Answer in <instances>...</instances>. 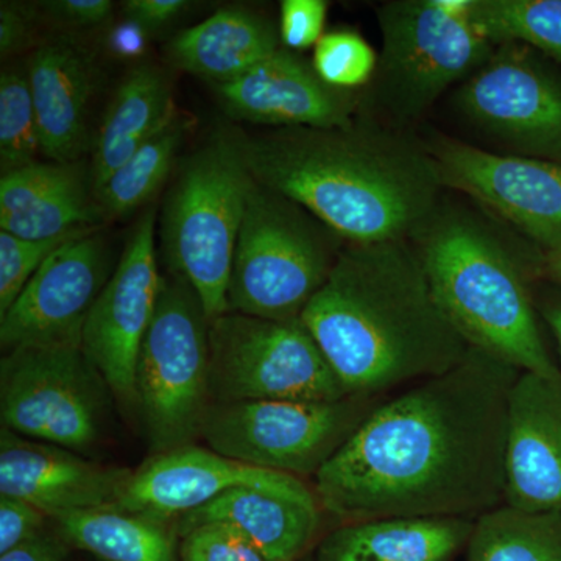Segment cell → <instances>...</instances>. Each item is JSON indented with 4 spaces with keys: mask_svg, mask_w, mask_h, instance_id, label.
<instances>
[{
    "mask_svg": "<svg viewBox=\"0 0 561 561\" xmlns=\"http://www.w3.org/2000/svg\"><path fill=\"white\" fill-rule=\"evenodd\" d=\"M94 561H99V560H94Z\"/></svg>",
    "mask_w": 561,
    "mask_h": 561,
    "instance_id": "obj_44",
    "label": "cell"
},
{
    "mask_svg": "<svg viewBox=\"0 0 561 561\" xmlns=\"http://www.w3.org/2000/svg\"><path fill=\"white\" fill-rule=\"evenodd\" d=\"M113 9L110 0H51L43 3V10L51 20L79 28L106 24Z\"/></svg>",
    "mask_w": 561,
    "mask_h": 561,
    "instance_id": "obj_37",
    "label": "cell"
},
{
    "mask_svg": "<svg viewBox=\"0 0 561 561\" xmlns=\"http://www.w3.org/2000/svg\"><path fill=\"white\" fill-rule=\"evenodd\" d=\"M103 213L88 192V180L65 190L21 213L0 216V230L28 241H44L69 232L98 227Z\"/></svg>",
    "mask_w": 561,
    "mask_h": 561,
    "instance_id": "obj_29",
    "label": "cell"
},
{
    "mask_svg": "<svg viewBox=\"0 0 561 561\" xmlns=\"http://www.w3.org/2000/svg\"><path fill=\"white\" fill-rule=\"evenodd\" d=\"M206 524L238 531L271 561H298L319 531V500L305 482L286 490L241 486L180 516L173 526L181 537Z\"/></svg>",
    "mask_w": 561,
    "mask_h": 561,
    "instance_id": "obj_20",
    "label": "cell"
},
{
    "mask_svg": "<svg viewBox=\"0 0 561 561\" xmlns=\"http://www.w3.org/2000/svg\"><path fill=\"white\" fill-rule=\"evenodd\" d=\"M135 411L154 456L194 445L210 405L209 319L179 276L162 275L160 298L136 367Z\"/></svg>",
    "mask_w": 561,
    "mask_h": 561,
    "instance_id": "obj_7",
    "label": "cell"
},
{
    "mask_svg": "<svg viewBox=\"0 0 561 561\" xmlns=\"http://www.w3.org/2000/svg\"><path fill=\"white\" fill-rule=\"evenodd\" d=\"M69 548L99 561H180V537L172 523L116 505L68 513L51 522Z\"/></svg>",
    "mask_w": 561,
    "mask_h": 561,
    "instance_id": "obj_25",
    "label": "cell"
},
{
    "mask_svg": "<svg viewBox=\"0 0 561 561\" xmlns=\"http://www.w3.org/2000/svg\"><path fill=\"white\" fill-rule=\"evenodd\" d=\"M47 519L28 502L0 494V556L46 534Z\"/></svg>",
    "mask_w": 561,
    "mask_h": 561,
    "instance_id": "obj_36",
    "label": "cell"
},
{
    "mask_svg": "<svg viewBox=\"0 0 561 561\" xmlns=\"http://www.w3.org/2000/svg\"><path fill=\"white\" fill-rule=\"evenodd\" d=\"M541 278L561 287V249L541 254Z\"/></svg>",
    "mask_w": 561,
    "mask_h": 561,
    "instance_id": "obj_43",
    "label": "cell"
},
{
    "mask_svg": "<svg viewBox=\"0 0 561 561\" xmlns=\"http://www.w3.org/2000/svg\"><path fill=\"white\" fill-rule=\"evenodd\" d=\"M190 130V119L176 113L135 151L119 171L92 192L103 216L121 219L146 205L171 173Z\"/></svg>",
    "mask_w": 561,
    "mask_h": 561,
    "instance_id": "obj_27",
    "label": "cell"
},
{
    "mask_svg": "<svg viewBox=\"0 0 561 561\" xmlns=\"http://www.w3.org/2000/svg\"><path fill=\"white\" fill-rule=\"evenodd\" d=\"M180 561L271 560L230 527L206 524L181 535Z\"/></svg>",
    "mask_w": 561,
    "mask_h": 561,
    "instance_id": "obj_34",
    "label": "cell"
},
{
    "mask_svg": "<svg viewBox=\"0 0 561 561\" xmlns=\"http://www.w3.org/2000/svg\"><path fill=\"white\" fill-rule=\"evenodd\" d=\"M463 11L494 47L523 44L561 62V0H465Z\"/></svg>",
    "mask_w": 561,
    "mask_h": 561,
    "instance_id": "obj_28",
    "label": "cell"
},
{
    "mask_svg": "<svg viewBox=\"0 0 561 561\" xmlns=\"http://www.w3.org/2000/svg\"><path fill=\"white\" fill-rule=\"evenodd\" d=\"M443 187L460 191L511 224L541 254L561 249V164L500 154L437 136L426 144Z\"/></svg>",
    "mask_w": 561,
    "mask_h": 561,
    "instance_id": "obj_13",
    "label": "cell"
},
{
    "mask_svg": "<svg viewBox=\"0 0 561 561\" xmlns=\"http://www.w3.org/2000/svg\"><path fill=\"white\" fill-rule=\"evenodd\" d=\"M251 179L230 136L219 135L184 162L161 216L169 273L186 280L209 321L228 312V284Z\"/></svg>",
    "mask_w": 561,
    "mask_h": 561,
    "instance_id": "obj_6",
    "label": "cell"
},
{
    "mask_svg": "<svg viewBox=\"0 0 561 561\" xmlns=\"http://www.w3.org/2000/svg\"><path fill=\"white\" fill-rule=\"evenodd\" d=\"M300 320L350 397L440 376L470 350L412 241L345 243Z\"/></svg>",
    "mask_w": 561,
    "mask_h": 561,
    "instance_id": "obj_3",
    "label": "cell"
},
{
    "mask_svg": "<svg viewBox=\"0 0 561 561\" xmlns=\"http://www.w3.org/2000/svg\"><path fill=\"white\" fill-rule=\"evenodd\" d=\"M68 548L57 534H43L27 545L0 556V561H66Z\"/></svg>",
    "mask_w": 561,
    "mask_h": 561,
    "instance_id": "obj_40",
    "label": "cell"
},
{
    "mask_svg": "<svg viewBox=\"0 0 561 561\" xmlns=\"http://www.w3.org/2000/svg\"><path fill=\"white\" fill-rule=\"evenodd\" d=\"M157 213L133 228L121 260L84 324L81 348L101 373L114 400L135 409L136 367L149 331L162 275L157 262Z\"/></svg>",
    "mask_w": 561,
    "mask_h": 561,
    "instance_id": "obj_14",
    "label": "cell"
},
{
    "mask_svg": "<svg viewBox=\"0 0 561 561\" xmlns=\"http://www.w3.org/2000/svg\"><path fill=\"white\" fill-rule=\"evenodd\" d=\"M279 47V31L271 20L253 10L227 7L173 36L168 55L184 72L221 84Z\"/></svg>",
    "mask_w": 561,
    "mask_h": 561,
    "instance_id": "obj_22",
    "label": "cell"
},
{
    "mask_svg": "<svg viewBox=\"0 0 561 561\" xmlns=\"http://www.w3.org/2000/svg\"><path fill=\"white\" fill-rule=\"evenodd\" d=\"M470 518H378L346 523L317 549V561H449L467 549Z\"/></svg>",
    "mask_w": 561,
    "mask_h": 561,
    "instance_id": "obj_23",
    "label": "cell"
},
{
    "mask_svg": "<svg viewBox=\"0 0 561 561\" xmlns=\"http://www.w3.org/2000/svg\"><path fill=\"white\" fill-rule=\"evenodd\" d=\"M131 472L5 427L0 431V494L28 502L50 522L68 513L116 505Z\"/></svg>",
    "mask_w": 561,
    "mask_h": 561,
    "instance_id": "obj_17",
    "label": "cell"
},
{
    "mask_svg": "<svg viewBox=\"0 0 561 561\" xmlns=\"http://www.w3.org/2000/svg\"><path fill=\"white\" fill-rule=\"evenodd\" d=\"M378 405L376 397L214 402L201 438L214 453L250 467L316 478Z\"/></svg>",
    "mask_w": 561,
    "mask_h": 561,
    "instance_id": "obj_10",
    "label": "cell"
},
{
    "mask_svg": "<svg viewBox=\"0 0 561 561\" xmlns=\"http://www.w3.org/2000/svg\"><path fill=\"white\" fill-rule=\"evenodd\" d=\"M28 83L38 121L41 153L54 162L79 161L88 146V108L94 90V62L68 39L33 51Z\"/></svg>",
    "mask_w": 561,
    "mask_h": 561,
    "instance_id": "obj_21",
    "label": "cell"
},
{
    "mask_svg": "<svg viewBox=\"0 0 561 561\" xmlns=\"http://www.w3.org/2000/svg\"><path fill=\"white\" fill-rule=\"evenodd\" d=\"M41 153L38 121L28 83L22 70L0 76V168L2 173L36 162Z\"/></svg>",
    "mask_w": 561,
    "mask_h": 561,
    "instance_id": "obj_30",
    "label": "cell"
},
{
    "mask_svg": "<svg viewBox=\"0 0 561 561\" xmlns=\"http://www.w3.org/2000/svg\"><path fill=\"white\" fill-rule=\"evenodd\" d=\"M519 373L470 346L451 370L379 404L317 472V500L348 523L472 519L500 507Z\"/></svg>",
    "mask_w": 561,
    "mask_h": 561,
    "instance_id": "obj_1",
    "label": "cell"
},
{
    "mask_svg": "<svg viewBox=\"0 0 561 561\" xmlns=\"http://www.w3.org/2000/svg\"><path fill=\"white\" fill-rule=\"evenodd\" d=\"M301 482L297 476L250 467L190 445L158 454L133 471L116 507L173 524L230 490H286Z\"/></svg>",
    "mask_w": 561,
    "mask_h": 561,
    "instance_id": "obj_19",
    "label": "cell"
},
{
    "mask_svg": "<svg viewBox=\"0 0 561 561\" xmlns=\"http://www.w3.org/2000/svg\"><path fill=\"white\" fill-rule=\"evenodd\" d=\"M187 5L190 2L184 0H128L124 3V13L128 21L150 33L171 24Z\"/></svg>",
    "mask_w": 561,
    "mask_h": 561,
    "instance_id": "obj_39",
    "label": "cell"
},
{
    "mask_svg": "<svg viewBox=\"0 0 561 561\" xmlns=\"http://www.w3.org/2000/svg\"><path fill=\"white\" fill-rule=\"evenodd\" d=\"M228 136L251 179L346 243L412 241L438 208L437 164L426 144L404 133L356 121Z\"/></svg>",
    "mask_w": 561,
    "mask_h": 561,
    "instance_id": "obj_2",
    "label": "cell"
},
{
    "mask_svg": "<svg viewBox=\"0 0 561 561\" xmlns=\"http://www.w3.org/2000/svg\"><path fill=\"white\" fill-rule=\"evenodd\" d=\"M537 309L556 339L561 370V287L556 286L553 289L542 291L540 300L537 301Z\"/></svg>",
    "mask_w": 561,
    "mask_h": 561,
    "instance_id": "obj_42",
    "label": "cell"
},
{
    "mask_svg": "<svg viewBox=\"0 0 561 561\" xmlns=\"http://www.w3.org/2000/svg\"><path fill=\"white\" fill-rule=\"evenodd\" d=\"M504 505L561 511V375L519 373L508 400Z\"/></svg>",
    "mask_w": 561,
    "mask_h": 561,
    "instance_id": "obj_18",
    "label": "cell"
},
{
    "mask_svg": "<svg viewBox=\"0 0 561 561\" xmlns=\"http://www.w3.org/2000/svg\"><path fill=\"white\" fill-rule=\"evenodd\" d=\"M147 35L149 32L144 31L139 24L127 20L111 32L110 49L119 58L139 57L146 51Z\"/></svg>",
    "mask_w": 561,
    "mask_h": 561,
    "instance_id": "obj_41",
    "label": "cell"
},
{
    "mask_svg": "<svg viewBox=\"0 0 561 561\" xmlns=\"http://www.w3.org/2000/svg\"><path fill=\"white\" fill-rule=\"evenodd\" d=\"M465 0H390L378 7L382 36L375 98L400 122L421 114L470 79L496 47L463 11Z\"/></svg>",
    "mask_w": 561,
    "mask_h": 561,
    "instance_id": "obj_8",
    "label": "cell"
},
{
    "mask_svg": "<svg viewBox=\"0 0 561 561\" xmlns=\"http://www.w3.org/2000/svg\"><path fill=\"white\" fill-rule=\"evenodd\" d=\"M312 66L324 83L345 91L370 84L378 68V57L359 33H324L313 47Z\"/></svg>",
    "mask_w": 561,
    "mask_h": 561,
    "instance_id": "obj_31",
    "label": "cell"
},
{
    "mask_svg": "<svg viewBox=\"0 0 561 561\" xmlns=\"http://www.w3.org/2000/svg\"><path fill=\"white\" fill-rule=\"evenodd\" d=\"M33 35L32 11L18 2L0 3V55L3 58L22 51Z\"/></svg>",
    "mask_w": 561,
    "mask_h": 561,
    "instance_id": "obj_38",
    "label": "cell"
},
{
    "mask_svg": "<svg viewBox=\"0 0 561 561\" xmlns=\"http://www.w3.org/2000/svg\"><path fill=\"white\" fill-rule=\"evenodd\" d=\"M345 243L298 203L254 181L232 261L228 312L300 320Z\"/></svg>",
    "mask_w": 561,
    "mask_h": 561,
    "instance_id": "obj_5",
    "label": "cell"
},
{
    "mask_svg": "<svg viewBox=\"0 0 561 561\" xmlns=\"http://www.w3.org/2000/svg\"><path fill=\"white\" fill-rule=\"evenodd\" d=\"M113 397L80 345L22 346L0 360L2 427L88 456L101 446Z\"/></svg>",
    "mask_w": 561,
    "mask_h": 561,
    "instance_id": "obj_9",
    "label": "cell"
},
{
    "mask_svg": "<svg viewBox=\"0 0 561 561\" xmlns=\"http://www.w3.org/2000/svg\"><path fill=\"white\" fill-rule=\"evenodd\" d=\"M108 245L98 228L62 243L41 265L5 316L0 345H80L84 324L111 275Z\"/></svg>",
    "mask_w": 561,
    "mask_h": 561,
    "instance_id": "obj_15",
    "label": "cell"
},
{
    "mask_svg": "<svg viewBox=\"0 0 561 561\" xmlns=\"http://www.w3.org/2000/svg\"><path fill=\"white\" fill-rule=\"evenodd\" d=\"M88 230L91 228L44 241H28L0 230V317L10 311L28 280L58 247Z\"/></svg>",
    "mask_w": 561,
    "mask_h": 561,
    "instance_id": "obj_33",
    "label": "cell"
},
{
    "mask_svg": "<svg viewBox=\"0 0 561 561\" xmlns=\"http://www.w3.org/2000/svg\"><path fill=\"white\" fill-rule=\"evenodd\" d=\"M214 402H331L350 397L301 320L227 312L209 321Z\"/></svg>",
    "mask_w": 561,
    "mask_h": 561,
    "instance_id": "obj_11",
    "label": "cell"
},
{
    "mask_svg": "<svg viewBox=\"0 0 561 561\" xmlns=\"http://www.w3.org/2000/svg\"><path fill=\"white\" fill-rule=\"evenodd\" d=\"M456 108L519 157L561 164V76L537 50L502 44L460 84Z\"/></svg>",
    "mask_w": 561,
    "mask_h": 561,
    "instance_id": "obj_12",
    "label": "cell"
},
{
    "mask_svg": "<svg viewBox=\"0 0 561 561\" xmlns=\"http://www.w3.org/2000/svg\"><path fill=\"white\" fill-rule=\"evenodd\" d=\"M214 90L228 116L267 127H346L359 108L357 91L324 83L312 61L283 46Z\"/></svg>",
    "mask_w": 561,
    "mask_h": 561,
    "instance_id": "obj_16",
    "label": "cell"
},
{
    "mask_svg": "<svg viewBox=\"0 0 561 561\" xmlns=\"http://www.w3.org/2000/svg\"><path fill=\"white\" fill-rule=\"evenodd\" d=\"M468 561H561V511L500 505L474 522Z\"/></svg>",
    "mask_w": 561,
    "mask_h": 561,
    "instance_id": "obj_26",
    "label": "cell"
},
{
    "mask_svg": "<svg viewBox=\"0 0 561 561\" xmlns=\"http://www.w3.org/2000/svg\"><path fill=\"white\" fill-rule=\"evenodd\" d=\"M328 9L324 0H283L279 14L280 46L291 51L316 47L324 35Z\"/></svg>",
    "mask_w": 561,
    "mask_h": 561,
    "instance_id": "obj_35",
    "label": "cell"
},
{
    "mask_svg": "<svg viewBox=\"0 0 561 561\" xmlns=\"http://www.w3.org/2000/svg\"><path fill=\"white\" fill-rule=\"evenodd\" d=\"M438 305L468 345L516 370L560 376L542 339L530 283L541 257L527 261L478 214L438 205L412 239Z\"/></svg>",
    "mask_w": 561,
    "mask_h": 561,
    "instance_id": "obj_4",
    "label": "cell"
},
{
    "mask_svg": "<svg viewBox=\"0 0 561 561\" xmlns=\"http://www.w3.org/2000/svg\"><path fill=\"white\" fill-rule=\"evenodd\" d=\"M176 113L169 81L160 69L142 65L130 70L114 92L95 139L90 171L92 192L119 171Z\"/></svg>",
    "mask_w": 561,
    "mask_h": 561,
    "instance_id": "obj_24",
    "label": "cell"
},
{
    "mask_svg": "<svg viewBox=\"0 0 561 561\" xmlns=\"http://www.w3.org/2000/svg\"><path fill=\"white\" fill-rule=\"evenodd\" d=\"M84 180L79 162H33L25 168L3 173L0 180V216L21 213L36 203Z\"/></svg>",
    "mask_w": 561,
    "mask_h": 561,
    "instance_id": "obj_32",
    "label": "cell"
}]
</instances>
